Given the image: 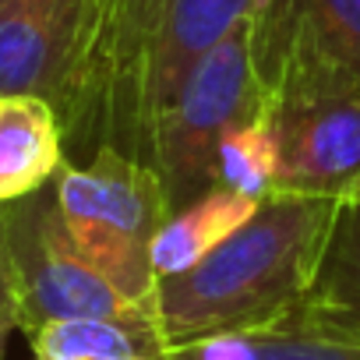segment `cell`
<instances>
[{"mask_svg":"<svg viewBox=\"0 0 360 360\" xmlns=\"http://www.w3.org/2000/svg\"><path fill=\"white\" fill-rule=\"evenodd\" d=\"M162 360H251V342L244 332H223L188 346H173Z\"/></svg>","mask_w":360,"mask_h":360,"instance_id":"cell-14","label":"cell"},{"mask_svg":"<svg viewBox=\"0 0 360 360\" xmlns=\"http://www.w3.org/2000/svg\"><path fill=\"white\" fill-rule=\"evenodd\" d=\"M11 328H18V304H15V283L8 269L4 226H0V335H11Z\"/></svg>","mask_w":360,"mask_h":360,"instance_id":"cell-15","label":"cell"},{"mask_svg":"<svg viewBox=\"0 0 360 360\" xmlns=\"http://www.w3.org/2000/svg\"><path fill=\"white\" fill-rule=\"evenodd\" d=\"M0 226L15 283L18 328L25 335L68 318H106L159 328L155 314L131 304L78 255L57 209L53 184L0 205Z\"/></svg>","mask_w":360,"mask_h":360,"instance_id":"cell-4","label":"cell"},{"mask_svg":"<svg viewBox=\"0 0 360 360\" xmlns=\"http://www.w3.org/2000/svg\"><path fill=\"white\" fill-rule=\"evenodd\" d=\"M68 162L64 131L53 106L39 96L0 99V205L46 184Z\"/></svg>","mask_w":360,"mask_h":360,"instance_id":"cell-9","label":"cell"},{"mask_svg":"<svg viewBox=\"0 0 360 360\" xmlns=\"http://www.w3.org/2000/svg\"><path fill=\"white\" fill-rule=\"evenodd\" d=\"M244 335L251 342V360H360V342L318 335L293 325H276Z\"/></svg>","mask_w":360,"mask_h":360,"instance_id":"cell-13","label":"cell"},{"mask_svg":"<svg viewBox=\"0 0 360 360\" xmlns=\"http://www.w3.org/2000/svg\"><path fill=\"white\" fill-rule=\"evenodd\" d=\"M283 325L360 342V198L335 202L314 279Z\"/></svg>","mask_w":360,"mask_h":360,"instance_id":"cell-8","label":"cell"},{"mask_svg":"<svg viewBox=\"0 0 360 360\" xmlns=\"http://www.w3.org/2000/svg\"><path fill=\"white\" fill-rule=\"evenodd\" d=\"M251 57L269 106L360 92V0H258Z\"/></svg>","mask_w":360,"mask_h":360,"instance_id":"cell-5","label":"cell"},{"mask_svg":"<svg viewBox=\"0 0 360 360\" xmlns=\"http://www.w3.org/2000/svg\"><path fill=\"white\" fill-rule=\"evenodd\" d=\"M255 11H258V0H162L152 53H148V71H145L148 134L155 113L166 106V99L180 85V78L188 75V68L219 39H226L240 22L255 18Z\"/></svg>","mask_w":360,"mask_h":360,"instance_id":"cell-7","label":"cell"},{"mask_svg":"<svg viewBox=\"0 0 360 360\" xmlns=\"http://www.w3.org/2000/svg\"><path fill=\"white\" fill-rule=\"evenodd\" d=\"M4 346H8V335H0V360H8L4 356Z\"/></svg>","mask_w":360,"mask_h":360,"instance_id":"cell-16","label":"cell"},{"mask_svg":"<svg viewBox=\"0 0 360 360\" xmlns=\"http://www.w3.org/2000/svg\"><path fill=\"white\" fill-rule=\"evenodd\" d=\"M339 198L272 195L212 255L155 286L162 346L283 325L304 300Z\"/></svg>","mask_w":360,"mask_h":360,"instance_id":"cell-1","label":"cell"},{"mask_svg":"<svg viewBox=\"0 0 360 360\" xmlns=\"http://www.w3.org/2000/svg\"><path fill=\"white\" fill-rule=\"evenodd\" d=\"M32 360H162L166 346L159 328L106 321V318H68L50 321L29 335Z\"/></svg>","mask_w":360,"mask_h":360,"instance_id":"cell-11","label":"cell"},{"mask_svg":"<svg viewBox=\"0 0 360 360\" xmlns=\"http://www.w3.org/2000/svg\"><path fill=\"white\" fill-rule=\"evenodd\" d=\"M258 205L262 202L244 198V195H237L230 188H209L191 205L169 212V219L162 223V230L155 233V244H152V272H155V279L180 276V272H188L191 265H198L226 237H233L258 212Z\"/></svg>","mask_w":360,"mask_h":360,"instance_id":"cell-10","label":"cell"},{"mask_svg":"<svg viewBox=\"0 0 360 360\" xmlns=\"http://www.w3.org/2000/svg\"><path fill=\"white\" fill-rule=\"evenodd\" d=\"M276 134L269 113L233 127L216 148V188H230L244 198L265 202L276 191Z\"/></svg>","mask_w":360,"mask_h":360,"instance_id":"cell-12","label":"cell"},{"mask_svg":"<svg viewBox=\"0 0 360 360\" xmlns=\"http://www.w3.org/2000/svg\"><path fill=\"white\" fill-rule=\"evenodd\" d=\"M353 198H360V191H356V195H353Z\"/></svg>","mask_w":360,"mask_h":360,"instance_id":"cell-17","label":"cell"},{"mask_svg":"<svg viewBox=\"0 0 360 360\" xmlns=\"http://www.w3.org/2000/svg\"><path fill=\"white\" fill-rule=\"evenodd\" d=\"M265 110L269 103L255 71L248 18L188 68L152 120L145 162L159 173L173 212L216 188L219 141L233 127L265 117Z\"/></svg>","mask_w":360,"mask_h":360,"instance_id":"cell-3","label":"cell"},{"mask_svg":"<svg viewBox=\"0 0 360 360\" xmlns=\"http://www.w3.org/2000/svg\"><path fill=\"white\" fill-rule=\"evenodd\" d=\"M276 134V191L353 198L360 191V92L290 99L265 110Z\"/></svg>","mask_w":360,"mask_h":360,"instance_id":"cell-6","label":"cell"},{"mask_svg":"<svg viewBox=\"0 0 360 360\" xmlns=\"http://www.w3.org/2000/svg\"><path fill=\"white\" fill-rule=\"evenodd\" d=\"M53 191L78 255L131 304L155 314L152 244L173 212L159 173L120 148H99L85 162H64Z\"/></svg>","mask_w":360,"mask_h":360,"instance_id":"cell-2","label":"cell"}]
</instances>
